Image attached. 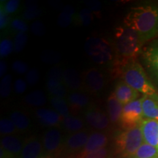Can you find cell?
Segmentation results:
<instances>
[{
	"instance_id": "6da1fadb",
	"label": "cell",
	"mask_w": 158,
	"mask_h": 158,
	"mask_svg": "<svg viewBox=\"0 0 158 158\" xmlns=\"http://www.w3.org/2000/svg\"><path fill=\"white\" fill-rule=\"evenodd\" d=\"M126 27L137 33L142 43L158 36V5L133 7L124 19Z\"/></svg>"
},
{
	"instance_id": "7a4b0ae2",
	"label": "cell",
	"mask_w": 158,
	"mask_h": 158,
	"mask_svg": "<svg viewBox=\"0 0 158 158\" xmlns=\"http://www.w3.org/2000/svg\"><path fill=\"white\" fill-rule=\"evenodd\" d=\"M115 55L113 60L112 75L117 77L120 69L126 62L136 60L142 52L143 43L137 33L125 25L116 27L115 29Z\"/></svg>"
},
{
	"instance_id": "3957f363",
	"label": "cell",
	"mask_w": 158,
	"mask_h": 158,
	"mask_svg": "<svg viewBox=\"0 0 158 158\" xmlns=\"http://www.w3.org/2000/svg\"><path fill=\"white\" fill-rule=\"evenodd\" d=\"M118 76L122 81L144 95L157 94L155 85L149 78L141 64L136 60L126 62L122 67Z\"/></svg>"
},
{
	"instance_id": "277c9868",
	"label": "cell",
	"mask_w": 158,
	"mask_h": 158,
	"mask_svg": "<svg viewBox=\"0 0 158 158\" xmlns=\"http://www.w3.org/2000/svg\"><path fill=\"white\" fill-rule=\"evenodd\" d=\"M143 143L140 124L124 129L114 138L116 153L122 158H129Z\"/></svg>"
},
{
	"instance_id": "5b68a950",
	"label": "cell",
	"mask_w": 158,
	"mask_h": 158,
	"mask_svg": "<svg viewBox=\"0 0 158 158\" xmlns=\"http://www.w3.org/2000/svg\"><path fill=\"white\" fill-rule=\"evenodd\" d=\"M85 51L92 60L97 64H105L113 62L115 51L114 45L106 39L90 37L85 43Z\"/></svg>"
},
{
	"instance_id": "8992f818",
	"label": "cell",
	"mask_w": 158,
	"mask_h": 158,
	"mask_svg": "<svg viewBox=\"0 0 158 158\" xmlns=\"http://www.w3.org/2000/svg\"><path fill=\"white\" fill-rule=\"evenodd\" d=\"M143 117L141 98L124 105L119 123L123 130L127 129L140 124Z\"/></svg>"
},
{
	"instance_id": "52a82bcc",
	"label": "cell",
	"mask_w": 158,
	"mask_h": 158,
	"mask_svg": "<svg viewBox=\"0 0 158 158\" xmlns=\"http://www.w3.org/2000/svg\"><path fill=\"white\" fill-rule=\"evenodd\" d=\"M64 138L60 130L56 127L50 128L43 134L42 143L45 154L52 155L62 151Z\"/></svg>"
},
{
	"instance_id": "ba28073f",
	"label": "cell",
	"mask_w": 158,
	"mask_h": 158,
	"mask_svg": "<svg viewBox=\"0 0 158 158\" xmlns=\"http://www.w3.org/2000/svg\"><path fill=\"white\" fill-rule=\"evenodd\" d=\"M82 83L88 92L92 94H98L103 89L106 85V78L101 71L92 68L84 73Z\"/></svg>"
},
{
	"instance_id": "9c48e42d",
	"label": "cell",
	"mask_w": 158,
	"mask_h": 158,
	"mask_svg": "<svg viewBox=\"0 0 158 158\" xmlns=\"http://www.w3.org/2000/svg\"><path fill=\"white\" fill-rule=\"evenodd\" d=\"M89 135L84 130L70 134L64 138L62 151L66 155H71V157L77 155L84 149Z\"/></svg>"
},
{
	"instance_id": "30bf717a",
	"label": "cell",
	"mask_w": 158,
	"mask_h": 158,
	"mask_svg": "<svg viewBox=\"0 0 158 158\" xmlns=\"http://www.w3.org/2000/svg\"><path fill=\"white\" fill-rule=\"evenodd\" d=\"M143 59L150 76L158 84V40H154L145 48Z\"/></svg>"
},
{
	"instance_id": "8fae6325",
	"label": "cell",
	"mask_w": 158,
	"mask_h": 158,
	"mask_svg": "<svg viewBox=\"0 0 158 158\" xmlns=\"http://www.w3.org/2000/svg\"><path fill=\"white\" fill-rule=\"evenodd\" d=\"M84 118L86 123L97 130L107 129L110 123L108 114L99 108H86L84 111Z\"/></svg>"
},
{
	"instance_id": "7c38bea8",
	"label": "cell",
	"mask_w": 158,
	"mask_h": 158,
	"mask_svg": "<svg viewBox=\"0 0 158 158\" xmlns=\"http://www.w3.org/2000/svg\"><path fill=\"white\" fill-rule=\"evenodd\" d=\"M108 142H109V138H108L107 134L99 131L94 132L89 135L88 141L86 142L84 149L78 154L72 156V157H83V156L87 155L88 153L92 152L108 147Z\"/></svg>"
},
{
	"instance_id": "4fadbf2b",
	"label": "cell",
	"mask_w": 158,
	"mask_h": 158,
	"mask_svg": "<svg viewBox=\"0 0 158 158\" xmlns=\"http://www.w3.org/2000/svg\"><path fill=\"white\" fill-rule=\"evenodd\" d=\"M143 141L149 145L158 147V121L143 118L140 123Z\"/></svg>"
},
{
	"instance_id": "5bb4252c",
	"label": "cell",
	"mask_w": 158,
	"mask_h": 158,
	"mask_svg": "<svg viewBox=\"0 0 158 158\" xmlns=\"http://www.w3.org/2000/svg\"><path fill=\"white\" fill-rule=\"evenodd\" d=\"M23 144L24 142L14 135L4 136L1 139V148L5 152L8 158H19Z\"/></svg>"
},
{
	"instance_id": "9a60e30c",
	"label": "cell",
	"mask_w": 158,
	"mask_h": 158,
	"mask_svg": "<svg viewBox=\"0 0 158 158\" xmlns=\"http://www.w3.org/2000/svg\"><path fill=\"white\" fill-rule=\"evenodd\" d=\"M42 140L31 137L24 141L23 147L19 158H39L44 155Z\"/></svg>"
},
{
	"instance_id": "2e32d148",
	"label": "cell",
	"mask_w": 158,
	"mask_h": 158,
	"mask_svg": "<svg viewBox=\"0 0 158 158\" xmlns=\"http://www.w3.org/2000/svg\"><path fill=\"white\" fill-rule=\"evenodd\" d=\"M114 93L115 94L118 101L123 106L137 100L140 95L139 92L123 81H119L116 84Z\"/></svg>"
},
{
	"instance_id": "e0dca14e",
	"label": "cell",
	"mask_w": 158,
	"mask_h": 158,
	"mask_svg": "<svg viewBox=\"0 0 158 158\" xmlns=\"http://www.w3.org/2000/svg\"><path fill=\"white\" fill-rule=\"evenodd\" d=\"M35 116L43 126L50 128L56 127L62 124L63 117L54 110L46 108H40L35 112Z\"/></svg>"
},
{
	"instance_id": "ac0fdd59",
	"label": "cell",
	"mask_w": 158,
	"mask_h": 158,
	"mask_svg": "<svg viewBox=\"0 0 158 158\" xmlns=\"http://www.w3.org/2000/svg\"><path fill=\"white\" fill-rule=\"evenodd\" d=\"M142 109L144 118L158 121V94L142 97Z\"/></svg>"
},
{
	"instance_id": "d6986e66",
	"label": "cell",
	"mask_w": 158,
	"mask_h": 158,
	"mask_svg": "<svg viewBox=\"0 0 158 158\" xmlns=\"http://www.w3.org/2000/svg\"><path fill=\"white\" fill-rule=\"evenodd\" d=\"M124 106L116 98L114 92L110 94L107 100V111L111 124H117L120 122Z\"/></svg>"
},
{
	"instance_id": "ffe728a7",
	"label": "cell",
	"mask_w": 158,
	"mask_h": 158,
	"mask_svg": "<svg viewBox=\"0 0 158 158\" xmlns=\"http://www.w3.org/2000/svg\"><path fill=\"white\" fill-rule=\"evenodd\" d=\"M90 103L89 97L78 92H73L68 96V105L70 109L74 112L89 108Z\"/></svg>"
},
{
	"instance_id": "44dd1931",
	"label": "cell",
	"mask_w": 158,
	"mask_h": 158,
	"mask_svg": "<svg viewBox=\"0 0 158 158\" xmlns=\"http://www.w3.org/2000/svg\"><path fill=\"white\" fill-rule=\"evenodd\" d=\"M63 83L66 87L76 91L81 87L82 79L78 73L73 68H68L63 70Z\"/></svg>"
},
{
	"instance_id": "7402d4cb",
	"label": "cell",
	"mask_w": 158,
	"mask_h": 158,
	"mask_svg": "<svg viewBox=\"0 0 158 158\" xmlns=\"http://www.w3.org/2000/svg\"><path fill=\"white\" fill-rule=\"evenodd\" d=\"M62 125L70 134L82 131L84 128V123L81 118L73 115H69L63 118Z\"/></svg>"
},
{
	"instance_id": "603a6c76",
	"label": "cell",
	"mask_w": 158,
	"mask_h": 158,
	"mask_svg": "<svg viewBox=\"0 0 158 158\" xmlns=\"http://www.w3.org/2000/svg\"><path fill=\"white\" fill-rule=\"evenodd\" d=\"M47 97L43 91L35 90L27 94L24 98L27 104L35 107H42L47 102Z\"/></svg>"
},
{
	"instance_id": "cb8c5ba5",
	"label": "cell",
	"mask_w": 158,
	"mask_h": 158,
	"mask_svg": "<svg viewBox=\"0 0 158 158\" xmlns=\"http://www.w3.org/2000/svg\"><path fill=\"white\" fill-rule=\"evenodd\" d=\"M10 118L14 123L19 131H25L30 126L29 118L19 110H15L10 114Z\"/></svg>"
},
{
	"instance_id": "d4e9b609",
	"label": "cell",
	"mask_w": 158,
	"mask_h": 158,
	"mask_svg": "<svg viewBox=\"0 0 158 158\" xmlns=\"http://www.w3.org/2000/svg\"><path fill=\"white\" fill-rule=\"evenodd\" d=\"M46 86L48 92L52 97L64 98L67 95V89L63 82L48 79Z\"/></svg>"
},
{
	"instance_id": "484cf974",
	"label": "cell",
	"mask_w": 158,
	"mask_h": 158,
	"mask_svg": "<svg viewBox=\"0 0 158 158\" xmlns=\"http://www.w3.org/2000/svg\"><path fill=\"white\" fill-rule=\"evenodd\" d=\"M158 156V149L157 147L144 143L136 150L135 152L129 158H152Z\"/></svg>"
},
{
	"instance_id": "4316f807",
	"label": "cell",
	"mask_w": 158,
	"mask_h": 158,
	"mask_svg": "<svg viewBox=\"0 0 158 158\" xmlns=\"http://www.w3.org/2000/svg\"><path fill=\"white\" fill-rule=\"evenodd\" d=\"M50 102L55 111H56L63 118L70 115L69 105L67 103L66 100L64 98L51 97Z\"/></svg>"
},
{
	"instance_id": "83f0119b",
	"label": "cell",
	"mask_w": 158,
	"mask_h": 158,
	"mask_svg": "<svg viewBox=\"0 0 158 158\" xmlns=\"http://www.w3.org/2000/svg\"><path fill=\"white\" fill-rule=\"evenodd\" d=\"M76 16L75 10L72 6L66 5L58 17V23L61 27H68L74 21Z\"/></svg>"
},
{
	"instance_id": "f1b7e54d",
	"label": "cell",
	"mask_w": 158,
	"mask_h": 158,
	"mask_svg": "<svg viewBox=\"0 0 158 158\" xmlns=\"http://www.w3.org/2000/svg\"><path fill=\"white\" fill-rule=\"evenodd\" d=\"M40 15V10L39 9L37 2L33 1H28L25 3L22 17L27 21H33Z\"/></svg>"
},
{
	"instance_id": "f546056e",
	"label": "cell",
	"mask_w": 158,
	"mask_h": 158,
	"mask_svg": "<svg viewBox=\"0 0 158 158\" xmlns=\"http://www.w3.org/2000/svg\"><path fill=\"white\" fill-rule=\"evenodd\" d=\"M74 21L77 24L87 27L90 25L92 21H93V14L92 11H91L89 8H84L81 10L76 15L74 18Z\"/></svg>"
},
{
	"instance_id": "4dcf8cb0",
	"label": "cell",
	"mask_w": 158,
	"mask_h": 158,
	"mask_svg": "<svg viewBox=\"0 0 158 158\" xmlns=\"http://www.w3.org/2000/svg\"><path fill=\"white\" fill-rule=\"evenodd\" d=\"M19 130L10 118H3L0 120V133L4 136L13 135Z\"/></svg>"
},
{
	"instance_id": "1f68e13d",
	"label": "cell",
	"mask_w": 158,
	"mask_h": 158,
	"mask_svg": "<svg viewBox=\"0 0 158 158\" xmlns=\"http://www.w3.org/2000/svg\"><path fill=\"white\" fill-rule=\"evenodd\" d=\"M9 28L15 35L19 33H27L29 30V27L26 21L20 18H15L12 20Z\"/></svg>"
},
{
	"instance_id": "d6a6232c",
	"label": "cell",
	"mask_w": 158,
	"mask_h": 158,
	"mask_svg": "<svg viewBox=\"0 0 158 158\" xmlns=\"http://www.w3.org/2000/svg\"><path fill=\"white\" fill-rule=\"evenodd\" d=\"M21 2L19 0H7V1H1L0 8L3 9V10L7 15H11L19 10Z\"/></svg>"
},
{
	"instance_id": "836d02e7",
	"label": "cell",
	"mask_w": 158,
	"mask_h": 158,
	"mask_svg": "<svg viewBox=\"0 0 158 158\" xmlns=\"http://www.w3.org/2000/svg\"><path fill=\"white\" fill-rule=\"evenodd\" d=\"M12 91V76L7 74L3 77L0 83V94L2 98H7Z\"/></svg>"
},
{
	"instance_id": "e575fe53",
	"label": "cell",
	"mask_w": 158,
	"mask_h": 158,
	"mask_svg": "<svg viewBox=\"0 0 158 158\" xmlns=\"http://www.w3.org/2000/svg\"><path fill=\"white\" fill-rule=\"evenodd\" d=\"M71 158H113V155H112V152L110 148L106 147L88 153L87 155L83 156V157H72Z\"/></svg>"
},
{
	"instance_id": "d590c367",
	"label": "cell",
	"mask_w": 158,
	"mask_h": 158,
	"mask_svg": "<svg viewBox=\"0 0 158 158\" xmlns=\"http://www.w3.org/2000/svg\"><path fill=\"white\" fill-rule=\"evenodd\" d=\"M14 51V43L9 38H3L0 42V56L1 58L7 57Z\"/></svg>"
},
{
	"instance_id": "8d00e7d4",
	"label": "cell",
	"mask_w": 158,
	"mask_h": 158,
	"mask_svg": "<svg viewBox=\"0 0 158 158\" xmlns=\"http://www.w3.org/2000/svg\"><path fill=\"white\" fill-rule=\"evenodd\" d=\"M28 40L27 33H19L15 35L14 37V51L15 53H19L23 50L27 45Z\"/></svg>"
},
{
	"instance_id": "74e56055",
	"label": "cell",
	"mask_w": 158,
	"mask_h": 158,
	"mask_svg": "<svg viewBox=\"0 0 158 158\" xmlns=\"http://www.w3.org/2000/svg\"><path fill=\"white\" fill-rule=\"evenodd\" d=\"M26 81L29 86H35L40 81V73L35 68L30 69L25 76Z\"/></svg>"
},
{
	"instance_id": "f35d334b",
	"label": "cell",
	"mask_w": 158,
	"mask_h": 158,
	"mask_svg": "<svg viewBox=\"0 0 158 158\" xmlns=\"http://www.w3.org/2000/svg\"><path fill=\"white\" fill-rule=\"evenodd\" d=\"M12 69L17 74L23 75L28 73L29 66L27 63L21 60H15L12 64Z\"/></svg>"
},
{
	"instance_id": "ab89813d",
	"label": "cell",
	"mask_w": 158,
	"mask_h": 158,
	"mask_svg": "<svg viewBox=\"0 0 158 158\" xmlns=\"http://www.w3.org/2000/svg\"><path fill=\"white\" fill-rule=\"evenodd\" d=\"M31 30L36 36H43L45 33V27L40 21H35L31 25Z\"/></svg>"
},
{
	"instance_id": "60d3db41",
	"label": "cell",
	"mask_w": 158,
	"mask_h": 158,
	"mask_svg": "<svg viewBox=\"0 0 158 158\" xmlns=\"http://www.w3.org/2000/svg\"><path fill=\"white\" fill-rule=\"evenodd\" d=\"M27 88V83L23 78H17L13 84V89L15 92L18 94L24 93Z\"/></svg>"
},
{
	"instance_id": "b9f144b4",
	"label": "cell",
	"mask_w": 158,
	"mask_h": 158,
	"mask_svg": "<svg viewBox=\"0 0 158 158\" xmlns=\"http://www.w3.org/2000/svg\"><path fill=\"white\" fill-rule=\"evenodd\" d=\"M48 79L63 82V70H61L59 68H57V67L52 68L48 71Z\"/></svg>"
},
{
	"instance_id": "7bdbcfd3",
	"label": "cell",
	"mask_w": 158,
	"mask_h": 158,
	"mask_svg": "<svg viewBox=\"0 0 158 158\" xmlns=\"http://www.w3.org/2000/svg\"><path fill=\"white\" fill-rule=\"evenodd\" d=\"M12 21L10 15H7L3 9L0 8V29L1 30L5 29L10 27Z\"/></svg>"
},
{
	"instance_id": "ee69618b",
	"label": "cell",
	"mask_w": 158,
	"mask_h": 158,
	"mask_svg": "<svg viewBox=\"0 0 158 158\" xmlns=\"http://www.w3.org/2000/svg\"><path fill=\"white\" fill-rule=\"evenodd\" d=\"M43 60L44 62L46 63H55L56 61H58L60 56L59 55H57L56 52H52V51H48V52L43 53L42 56Z\"/></svg>"
},
{
	"instance_id": "f6af8a7d",
	"label": "cell",
	"mask_w": 158,
	"mask_h": 158,
	"mask_svg": "<svg viewBox=\"0 0 158 158\" xmlns=\"http://www.w3.org/2000/svg\"><path fill=\"white\" fill-rule=\"evenodd\" d=\"M86 5H88L89 9L92 12L98 13L101 10V4L97 1H89L86 3Z\"/></svg>"
},
{
	"instance_id": "bcb514c9",
	"label": "cell",
	"mask_w": 158,
	"mask_h": 158,
	"mask_svg": "<svg viewBox=\"0 0 158 158\" xmlns=\"http://www.w3.org/2000/svg\"><path fill=\"white\" fill-rule=\"evenodd\" d=\"M7 70V64H6L5 61L2 60L1 62H0V76H1L2 78L5 76Z\"/></svg>"
},
{
	"instance_id": "7dc6e473",
	"label": "cell",
	"mask_w": 158,
	"mask_h": 158,
	"mask_svg": "<svg viewBox=\"0 0 158 158\" xmlns=\"http://www.w3.org/2000/svg\"><path fill=\"white\" fill-rule=\"evenodd\" d=\"M39 158H54V157H53L52 155H47V154H44V155H42L40 157H39Z\"/></svg>"
},
{
	"instance_id": "c3c4849f",
	"label": "cell",
	"mask_w": 158,
	"mask_h": 158,
	"mask_svg": "<svg viewBox=\"0 0 158 158\" xmlns=\"http://www.w3.org/2000/svg\"><path fill=\"white\" fill-rule=\"evenodd\" d=\"M152 158H158V156H157V157H152Z\"/></svg>"
},
{
	"instance_id": "681fc988",
	"label": "cell",
	"mask_w": 158,
	"mask_h": 158,
	"mask_svg": "<svg viewBox=\"0 0 158 158\" xmlns=\"http://www.w3.org/2000/svg\"><path fill=\"white\" fill-rule=\"evenodd\" d=\"M157 149H158V147H157Z\"/></svg>"
}]
</instances>
